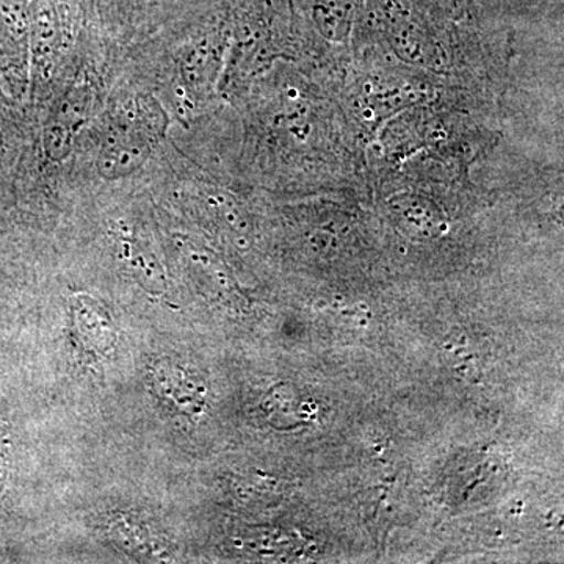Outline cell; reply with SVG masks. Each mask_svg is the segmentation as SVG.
<instances>
[{
    "instance_id": "3957f363",
    "label": "cell",
    "mask_w": 564,
    "mask_h": 564,
    "mask_svg": "<svg viewBox=\"0 0 564 564\" xmlns=\"http://www.w3.org/2000/svg\"><path fill=\"white\" fill-rule=\"evenodd\" d=\"M155 384L159 386L162 393H165L169 399L174 400L177 404L191 403V395L188 389L193 388L191 381L181 372L180 369L173 367H162L154 375Z\"/></svg>"
},
{
    "instance_id": "277c9868",
    "label": "cell",
    "mask_w": 564,
    "mask_h": 564,
    "mask_svg": "<svg viewBox=\"0 0 564 564\" xmlns=\"http://www.w3.org/2000/svg\"><path fill=\"white\" fill-rule=\"evenodd\" d=\"M124 256L126 259H128L129 265H131L133 270H137L144 281H150L152 284H154V282L162 284L163 276L161 267H159L158 261H155L151 254L143 251V248L131 242V240H126Z\"/></svg>"
},
{
    "instance_id": "6da1fadb",
    "label": "cell",
    "mask_w": 564,
    "mask_h": 564,
    "mask_svg": "<svg viewBox=\"0 0 564 564\" xmlns=\"http://www.w3.org/2000/svg\"><path fill=\"white\" fill-rule=\"evenodd\" d=\"M151 154V139L133 128H118L104 143L98 169L102 176H126L140 169Z\"/></svg>"
},
{
    "instance_id": "7a4b0ae2",
    "label": "cell",
    "mask_w": 564,
    "mask_h": 564,
    "mask_svg": "<svg viewBox=\"0 0 564 564\" xmlns=\"http://www.w3.org/2000/svg\"><path fill=\"white\" fill-rule=\"evenodd\" d=\"M74 313H76L74 325H76L77 334H79L84 347L96 351H106V348L115 343L109 318L102 310H99V306H95V303L84 302L82 299L77 300Z\"/></svg>"
}]
</instances>
